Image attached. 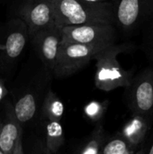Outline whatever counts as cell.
Wrapping results in <instances>:
<instances>
[{"mask_svg":"<svg viewBox=\"0 0 153 154\" xmlns=\"http://www.w3.org/2000/svg\"><path fill=\"white\" fill-rule=\"evenodd\" d=\"M137 154H153V126L146 141Z\"/></svg>","mask_w":153,"mask_h":154,"instance_id":"ffe728a7","label":"cell"},{"mask_svg":"<svg viewBox=\"0 0 153 154\" xmlns=\"http://www.w3.org/2000/svg\"><path fill=\"white\" fill-rule=\"evenodd\" d=\"M65 113V105L60 97L50 88L40 109L39 118L42 122L61 121Z\"/></svg>","mask_w":153,"mask_h":154,"instance_id":"5bb4252c","label":"cell"},{"mask_svg":"<svg viewBox=\"0 0 153 154\" xmlns=\"http://www.w3.org/2000/svg\"><path fill=\"white\" fill-rule=\"evenodd\" d=\"M62 27V42L106 47L116 43L119 32L115 24L96 23Z\"/></svg>","mask_w":153,"mask_h":154,"instance_id":"ba28073f","label":"cell"},{"mask_svg":"<svg viewBox=\"0 0 153 154\" xmlns=\"http://www.w3.org/2000/svg\"><path fill=\"white\" fill-rule=\"evenodd\" d=\"M18 14L27 24L32 36L39 29L55 23L53 0H24Z\"/></svg>","mask_w":153,"mask_h":154,"instance_id":"30bf717a","label":"cell"},{"mask_svg":"<svg viewBox=\"0 0 153 154\" xmlns=\"http://www.w3.org/2000/svg\"><path fill=\"white\" fill-rule=\"evenodd\" d=\"M109 106L110 101L108 99L103 101L92 100L85 105L83 108V114L85 117L95 125L98 123L104 122V117L108 110Z\"/></svg>","mask_w":153,"mask_h":154,"instance_id":"e0dca14e","label":"cell"},{"mask_svg":"<svg viewBox=\"0 0 153 154\" xmlns=\"http://www.w3.org/2000/svg\"><path fill=\"white\" fill-rule=\"evenodd\" d=\"M124 88V97L131 115H142L153 121V64L134 74Z\"/></svg>","mask_w":153,"mask_h":154,"instance_id":"5b68a950","label":"cell"},{"mask_svg":"<svg viewBox=\"0 0 153 154\" xmlns=\"http://www.w3.org/2000/svg\"><path fill=\"white\" fill-rule=\"evenodd\" d=\"M80 1L85 2L88 5L106 8V9L112 10L115 12V4L117 0H80Z\"/></svg>","mask_w":153,"mask_h":154,"instance_id":"d6986e66","label":"cell"},{"mask_svg":"<svg viewBox=\"0 0 153 154\" xmlns=\"http://www.w3.org/2000/svg\"><path fill=\"white\" fill-rule=\"evenodd\" d=\"M136 45L132 42L114 43L98 51L95 56L96 73L95 86L104 92H110L118 88L127 87L134 76V69H124L118 61L121 53L133 51Z\"/></svg>","mask_w":153,"mask_h":154,"instance_id":"6da1fadb","label":"cell"},{"mask_svg":"<svg viewBox=\"0 0 153 154\" xmlns=\"http://www.w3.org/2000/svg\"><path fill=\"white\" fill-rule=\"evenodd\" d=\"M103 48L105 47L79 42H61L53 69L54 78H69L83 69L93 60L95 54Z\"/></svg>","mask_w":153,"mask_h":154,"instance_id":"8992f818","label":"cell"},{"mask_svg":"<svg viewBox=\"0 0 153 154\" xmlns=\"http://www.w3.org/2000/svg\"><path fill=\"white\" fill-rule=\"evenodd\" d=\"M45 125V149L47 154L57 153L65 143L64 131L60 121H47Z\"/></svg>","mask_w":153,"mask_h":154,"instance_id":"9a60e30c","label":"cell"},{"mask_svg":"<svg viewBox=\"0 0 153 154\" xmlns=\"http://www.w3.org/2000/svg\"><path fill=\"white\" fill-rule=\"evenodd\" d=\"M53 78V72L42 64V68L31 84L15 99L14 103L15 115L23 125L39 118L41 106Z\"/></svg>","mask_w":153,"mask_h":154,"instance_id":"3957f363","label":"cell"},{"mask_svg":"<svg viewBox=\"0 0 153 154\" xmlns=\"http://www.w3.org/2000/svg\"><path fill=\"white\" fill-rule=\"evenodd\" d=\"M141 33L142 41L140 49L148 60L153 64V17L143 26Z\"/></svg>","mask_w":153,"mask_h":154,"instance_id":"ac0fdd59","label":"cell"},{"mask_svg":"<svg viewBox=\"0 0 153 154\" xmlns=\"http://www.w3.org/2000/svg\"><path fill=\"white\" fill-rule=\"evenodd\" d=\"M30 38L27 24L20 17L14 18L0 28V69L12 67L23 53Z\"/></svg>","mask_w":153,"mask_h":154,"instance_id":"52a82bcc","label":"cell"},{"mask_svg":"<svg viewBox=\"0 0 153 154\" xmlns=\"http://www.w3.org/2000/svg\"><path fill=\"white\" fill-rule=\"evenodd\" d=\"M30 39L41 64L53 72L62 42V27L52 23L36 31Z\"/></svg>","mask_w":153,"mask_h":154,"instance_id":"9c48e42d","label":"cell"},{"mask_svg":"<svg viewBox=\"0 0 153 154\" xmlns=\"http://www.w3.org/2000/svg\"><path fill=\"white\" fill-rule=\"evenodd\" d=\"M0 154H4V153H3V152L1 151V149H0Z\"/></svg>","mask_w":153,"mask_h":154,"instance_id":"603a6c76","label":"cell"},{"mask_svg":"<svg viewBox=\"0 0 153 154\" xmlns=\"http://www.w3.org/2000/svg\"><path fill=\"white\" fill-rule=\"evenodd\" d=\"M152 126L153 121L151 118L142 115H131L130 118L123 125L119 132L139 152Z\"/></svg>","mask_w":153,"mask_h":154,"instance_id":"7c38bea8","label":"cell"},{"mask_svg":"<svg viewBox=\"0 0 153 154\" xmlns=\"http://www.w3.org/2000/svg\"><path fill=\"white\" fill-rule=\"evenodd\" d=\"M6 95H7V89L5 85V80L0 78V103L4 100Z\"/></svg>","mask_w":153,"mask_h":154,"instance_id":"7402d4cb","label":"cell"},{"mask_svg":"<svg viewBox=\"0 0 153 154\" xmlns=\"http://www.w3.org/2000/svg\"><path fill=\"white\" fill-rule=\"evenodd\" d=\"M153 17V0H117L115 26L119 36L130 38L142 31Z\"/></svg>","mask_w":153,"mask_h":154,"instance_id":"277c9868","label":"cell"},{"mask_svg":"<svg viewBox=\"0 0 153 154\" xmlns=\"http://www.w3.org/2000/svg\"><path fill=\"white\" fill-rule=\"evenodd\" d=\"M110 134L105 129L104 122L94 125L91 133L71 146V152L76 154H102V149Z\"/></svg>","mask_w":153,"mask_h":154,"instance_id":"4fadbf2b","label":"cell"},{"mask_svg":"<svg viewBox=\"0 0 153 154\" xmlns=\"http://www.w3.org/2000/svg\"><path fill=\"white\" fill-rule=\"evenodd\" d=\"M23 125L18 120L14 104L4 102V118L0 120V149L4 154H12L14 142L23 134Z\"/></svg>","mask_w":153,"mask_h":154,"instance_id":"8fae6325","label":"cell"},{"mask_svg":"<svg viewBox=\"0 0 153 154\" xmlns=\"http://www.w3.org/2000/svg\"><path fill=\"white\" fill-rule=\"evenodd\" d=\"M54 22L60 26L96 23L115 25V12L80 0H53Z\"/></svg>","mask_w":153,"mask_h":154,"instance_id":"7a4b0ae2","label":"cell"},{"mask_svg":"<svg viewBox=\"0 0 153 154\" xmlns=\"http://www.w3.org/2000/svg\"><path fill=\"white\" fill-rule=\"evenodd\" d=\"M23 134H21L17 139L14 142V145L12 151V154H23Z\"/></svg>","mask_w":153,"mask_h":154,"instance_id":"44dd1931","label":"cell"},{"mask_svg":"<svg viewBox=\"0 0 153 154\" xmlns=\"http://www.w3.org/2000/svg\"><path fill=\"white\" fill-rule=\"evenodd\" d=\"M137 152L138 149L132 145L119 131L109 135L102 149V154H137Z\"/></svg>","mask_w":153,"mask_h":154,"instance_id":"2e32d148","label":"cell"}]
</instances>
